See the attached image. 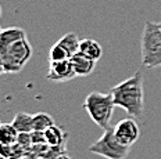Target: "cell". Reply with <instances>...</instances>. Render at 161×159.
I'll return each mask as SVG.
<instances>
[{
	"label": "cell",
	"instance_id": "6da1fadb",
	"mask_svg": "<svg viewBox=\"0 0 161 159\" xmlns=\"http://www.w3.org/2000/svg\"><path fill=\"white\" fill-rule=\"evenodd\" d=\"M111 94L117 107L122 108L129 116L140 119L145 112V91H143V74L136 71L132 76L115 85Z\"/></svg>",
	"mask_w": 161,
	"mask_h": 159
},
{
	"label": "cell",
	"instance_id": "7a4b0ae2",
	"mask_svg": "<svg viewBox=\"0 0 161 159\" xmlns=\"http://www.w3.org/2000/svg\"><path fill=\"white\" fill-rule=\"evenodd\" d=\"M82 107L86 109L90 119L99 127H102L103 130H107V129L111 127V118L114 114V108L117 107L115 102H114L111 91L110 93L92 91L83 100Z\"/></svg>",
	"mask_w": 161,
	"mask_h": 159
},
{
	"label": "cell",
	"instance_id": "3957f363",
	"mask_svg": "<svg viewBox=\"0 0 161 159\" xmlns=\"http://www.w3.org/2000/svg\"><path fill=\"white\" fill-rule=\"evenodd\" d=\"M142 65L146 68L161 67V28L160 24L146 21L140 40Z\"/></svg>",
	"mask_w": 161,
	"mask_h": 159
},
{
	"label": "cell",
	"instance_id": "277c9868",
	"mask_svg": "<svg viewBox=\"0 0 161 159\" xmlns=\"http://www.w3.org/2000/svg\"><path fill=\"white\" fill-rule=\"evenodd\" d=\"M4 65V74H18L32 57V46L28 38L19 39L0 51Z\"/></svg>",
	"mask_w": 161,
	"mask_h": 159
},
{
	"label": "cell",
	"instance_id": "5b68a950",
	"mask_svg": "<svg viewBox=\"0 0 161 159\" xmlns=\"http://www.w3.org/2000/svg\"><path fill=\"white\" fill-rule=\"evenodd\" d=\"M89 152L106 159H125L130 152V147L121 144L114 134V127L104 130L103 136L89 147Z\"/></svg>",
	"mask_w": 161,
	"mask_h": 159
},
{
	"label": "cell",
	"instance_id": "8992f818",
	"mask_svg": "<svg viewBox=\"0 0 161 159\" xmlns=\"http://www.w3.org/2000/svg\"><path fill=\"white\" fill-rule=\"evenodd\" d=\"M114 134L121 144L126 147H132L140 137V127L135 121V118L129 116L121 121L114 126Z\"/></svg>",
	"mask_w": 161,
	"mask_h": 159
},
{
	"label": "cell",
	"instance_id": "52a82bcc",
	"mask_svg": "<svg viewBox=\"0 0 161 159\" xmlns=\"http://www.w3.org/2000/svg\"><path fill=\"white\" fill-rule=\"evenodd\" d=\"M76 76L71 59L63 61H49L47 79L52 82H69Z\"/></svg>",
	"mask_w": 161,
	"mask_h": 159
},
{
	"label": "cell",
	"instance_id": "ba28073f",
	"mask_svg": "<svg viewBox=\"0 0 161 159\" xmlns=\"http://www.w3.org/2000/svg\"><path fill=\"white\" fill-rule=\"evenodd\" d=\"M69 59H71V64L74 67V71H75L76 76H79V78L89 76L93 71H95L96 62H97V61H95V59L89 58L88 55H85L80 51L72 54L71 57H69Z\"/></svg>",
	"mask_w": 161,
	"mask_h": 159
},
{
	"label": "cell",
	"instance_id": "9c48e42d",
	"mask_svg": "<svg viewBox=\"0 0 161 159\" xmlns=\"http://www.w3.org/2000/svg\"><path fill=\"white\" fill-rule=\"evenodd\" d=\"M45 137H46V142H47L50 147L63 148V150H65L67 133L64 131L63 127L53 125L52 127H49L47 130L45 131Z\"/></svg>",
	"mask_w": 161,
	"mask_h": 159
},
{
	"label": "cell",
	"instance_id": "30bf717a",
	"mask_svg": "<svg viewBox=\"0 0 161 159\" xmlns=\"http://www.w3.org/2000/svg\"><path fill=\"white\" fill-rule=\"evenodd\" d=\"M24 38H26V32L21 28L11 26V28L3 29V31L0 32V51L4 50L11 43L19 40V39H24Z\"/></svg>",
	"mask_w": 161,
	"mask_h": 159
},
{
	"label": "cell",
	"instance_id": "8fae6325",
	"mask_svg": "<svg viewBox=\"0 0 161 159\" xmlns=\"http://www.w3.org/2000/svg\"><path fill=\"white\" fill-rule=\"evenodd\" d=\"M13 126L18 133H32L33 131V115L28 112H17L13 118Z\"/></svg>",
	"mask_w": 161,
	"mask_h": 159
},
{
	"label": "cell",
	"instance_id": "7c38bea8",
	"mask_svg": "<svg viewBox=\"0 0 161 159\" xmlns=\"http://www.w3.org/2000/svg\"><path fill=\"white\" fill-rule=\"evenodd\" d=\"M79 51L83 53L85 55H88L89 58L95 59V61H99L103 55L102 46H100V43L96 42L95 39H83V40H80Z\"/></svg>",
	"mask_w": 161,
	"mask_h": 159
},
{
	"label": "cell",
	"instance_id": "4fadbf2b",
	"mask_svg": "<svg viewBox=\"0 0 161 159\" xmlns=\"http://www.w3.org/2000/svg\"><path fill=\"white\" fill-rule=\"evenodd\" d=\"M18 130L13 126V123L0 125V144H15L18 141Z\"/></svg>",
	"mask_w": 161,
	"mask_h": 159
},
{
	"label": "cell",
	"instance_id": "5bb4252c",
	"mask_svg": "<svg viewBox=\"0 0 161 159\" xmlns=\"http://www.w3.org/2000/svg\"><path fill=\"white\" fill-rule=\"evenodd\" d=\"M57 43H60V44H61L63 47L69 53V55H72V54H75V53L79 51L80 40H79L78 36H76V33H74V32H68V33H65L61 39L57 40Z\"/></svg>",
	"mask_w": 161,
	"mask_h": 159
},
{
	"label": "cell",
	"instance_id": "9a60e30c",
	"mask_svg": "<svg viewBox=\"0 0 161 159\" xmlns=\"http://www.w3.org/2000/svg\"><path fill=\"white\" fill-rule=\"evenodd\" d=\"M53 125H54V119L52 115L46 114V112H38L33 115V130L46 131Z\"/></svg>",
	"mask_w": 161,
	"mask_h": 159
},
{
	"label": "cell",
	"instance_id": "2e32d148",
	"mask_svg": "<svg viewBox=\"0 0 161 159\" xmlns=\"http://www.w3.org/2000/svg\"><path fill=\"white\" fill-rule=\"evenodd\" d=\"M69 57H71L69 53L60 43H54L49 51V61H63V59H68Z\"/></svg>",
	"mask_w": 161,
	"mask_h": 159
},
{
	"label": "cell",
	"instance_id": "e0dca14e",
	"mask_svg": "<svg viewBox=\"0 0 161 159\" xmlns=\"http://www.w3.org/2000/svg\"><path fill=\"white\" fill-rule=\"evenodd\" d=\"M54 159H72L69 155H67V152H63V154H60V155H57V156Z\"/></svg>",
	"mask_w": 161,
	"mask_h": 159
},
{
	"label": "cell",
	"instance_id": "ac0fdd59",
	"mask_svg": "<svg viewBox=\"0 0 161 159\" xmlns=\"http://www.w3.org/2000/svg\"><path fill=\"white\" fill-rule=\"evenodd\" d=\"M4 74V65H3V59L0 57V75Z\"/></svg>",
	"mask_w": 161,
	"mask_h": 159
},
{
	"label": "cell",
	"instance_id": "d6986e66",
	"mask_svg": "<svg viewBox=\"0 0 161 159\" xmlns=\"http://www.w3.org/2000/svg\"><path fill=\"white\" fill-rule=\"evenodd\" d=\"M15 159H29L28 155H25V156H19V158H15Z\"/></svg>",
	"mask_w": 161,
	"mask_h": 159
},
{
	"label": "cell",
	"instance_id": "ffe728a7",
	"mask_svg": "<svg viewBox=\"0 0 161 159\" xmlns=\"http://www.w3.org/2000/svg\"><path fill=\"white\" fill-rule=\"evenodd\" d=\"M0 15H2V7H0Z\"/></svg>",
	"mask_w": 161,
	"mask_h": 159
},
{
	"label": "cell",
	"instance_id": "44dd1931",
	"mask_svg": "<svg viewBox=\"0 0 161 159\" xmlns=\"http://www.w3.org/2000/svg\"><path fill=\"white\" fill-rule=\"evenodd\" d=\"M160 28H161V22H160Z\"/></svg>",
	"mask_w": 161,
	"mask_h": 159
},
{
	"label": "cell",
	"instance_id": "7402d4cb",
	"mask_svg": "<svg viewBox=\"0 0 161 159\" xmlns=\"http://www.w3.org/2000/svg\"><path fill=\"white\" fill-rule=\"evenodd\" d=\"M0 125H2V122H0Z\"/></svg>",
	"mask_w": 161,
	"mask_h": 159
}]
</instances>
